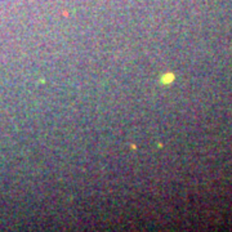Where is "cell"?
I'll return each instance as SVG.
<instances>
[{
	"label": "cell",
	"instance_id": "obj_1",
	"mask_svg": "<svg viewBox=\"0 0 232 232\" xmlns=\"http://www.w3.org/2000/svg\"><path fill=\"white\" fill-rule=\"evenodd\" d=\"M174 80V75L173 74H165L164 76L161 77V81H163V84H170L172 81Z\"/></svg>",
	"mask_w": 232,
	"mask_h": 232
}]
</instances>
